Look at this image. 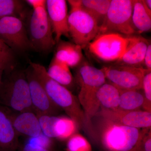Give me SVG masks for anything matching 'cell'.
Masks as SVG:
<instances>
[{"mask_svg":"<svg viewBox=\"0 0 151 151\" xmlns=\"http://www.w3.org/2000/svg\"><path fill=\"white\" fill-rule=\"evenodd\" d=\"M30 65L34 70L52 101L65 111L69 118L75 122L77 127L88 133L92 138H94L96 133L86 121L78 98L70 90L50 78L43 65L32 62L30 63Z\"/></svg>","mask_w":151,"mask_h":151,"instance_id":"6da1fadb","label":"cell"},{"mask_svg":"<svg viewBox=\"0 0 151 151\" xmlns=\"http://www.w3.org/2000/svg\"><path fill=\"white\" fill-rule=\"evenodd\" d=\"M6 74L0 84V105L16 112L34 111L25 71Z\"/></svg>","mask_w":151,"mask_h":151,"instance_id":"7a4b0ae2","label":"cell"},{"mask_svg":"<svg viewBox=\"0 0 151 151\" xmlns=\"http://www.w3.org/2000/svg\"><path fill=\"white\" fill-rule=\"evenodd\" d=\"M101 135L105 151H139L141 139L149 129H140L105 120Z\"/></svg>","mask_w":151,"mask_h":151,"instance_id":"3957f363","label":"cell"},{"mask_svg":"<svg viewBox=\"0 0 151 151\" xmlns=\"http://www.w3.org/2000/svg\"><path fill=\"white\" fill-rule=\"evenodd\" d=\"M68 2L70 6L68 17L70 37L73 43L85 48L98 35L100 26L92 16L76 4L75 0Z\"/></svg>","mask_w":151,"mask_h":151,"instance_id":"277c9868","label":"cell"},{"mask_svg":"<svg viewBox=\"0 0 151 151\" xmlns=\"http://www.w3.org/2000/svg\"><path fill=\"white\" fill-rule=\"evenodd\" d=\"M133 4L134 0H111L98 35L115 33L127 36L136 33L132 22Z\"/></svg>","mask_w":151,"mask_h":151,"instance_id":"5b68a950","label":"cell"},{"mask_svg":"<svg viewBox=\"0 0 151 151\" xmlns=\"http://www.w3.org/2000/svg\"><path fill=\"white\" fill-rule=\"evenodd\" d=\"M28 35L32 49L37 52L48 53L54 48L56 43L46 6L33 9Z\"/></svg>","mask_w":151,"mask_h":151,"instance_id":"8992f818","label":"cell"},{"mask_svg":"<svg viewBox=\"0 0 151 151\" xmlns=\"http://www.w3.org/2000/svg\"><path fill=\"white\" fill-rule=\"evenodd\" d=\"M127 38L122 35L108 33L97 35L88 45L90 53L104 62H116L123 55Z\"/></svg>","mask_w":151,"mask_h":151,"instance_id":"52a82bcc","label":"cell"},{"mask_svg":"<svg viewBox=\"0 0 151 151\" xmlns=\"http://www.w3.org/2000/svg\"><path fill=\"white\" fill-rule=\"evenodd\" d=\"M0 38L15 52L32 49L27 29L23 20L14 17L0 19Z\"/></svg>","mask_w":151,"mask_h":151,"instance_id":"ba28073f","label":"cell"},{"mask_svg":"<svg viewBox=\"0 0 151 151\" xmlns=\"http://www.w3.org/2000/svg\"><path fill=\"white\" fill-rule=\"evenodd\" d=\"M102 69L106 80L121 91L142 89L144 68L114 64Z\"/></svg>","mask_w":151,"mask_h":151,"instance_id":"9c48e42d","label":"cell"},{"mask_svg":"<svg viewBox=\"0 0 151 151\" xmlns=\"http://www.w3.org/2000/svg\"><path fill=\"white\" fill-rule=\"evenodd\" d=\"M27 78L32 104L36 115L58 116L62 110L52 101L31 66L24 70Z\"/></svg>","mask_w":151,"mask_h":151,"instance_id":"30bf717a","label":"cell"},{"mask_svg":"<svg viewBox=\"0 0 151 151\" xmlns=\"http://www.w3.org/2000/svg\"><path fill=\"white\" fill-rule=\"evenodd\" d=\"M105 121L123 126L143 129L151 128V113L144 110L123 111L101 108L96 116Z\"/></svg>","mask_w":151,"mask_h":151,"instance_id":"8fae6325","label":"cell"},{"mask_svg":"<svg viewBox=\"0 0 151 151\" xmlns=\"http://www.w3.org/2000/svg\"><path fill=\"white\" fill-rule=\"evenodd\" d=\"M46 9L56 44L63 36L70 37L67 2L65 0H47Z\"/></svg>","mask_w":151,"mask_h":151,"instance_id":"7c38bea8","label":"cell"},{"mask_svg":"<svg viewBox=\"0 0 151 151\" xmlns=\"http://www.w3.org/2000/svg\"><path fill=\"white\" fill-rule=\"evenodd\" d=\"M127 37L128 42L125 52L114 64L143 68L145 55L150 41L134 35Z\"/></svg>","mask_w":151,"mask_h":151,"instance_id":"4fadbf2b","label":"cell"},{"mask_svg":"<svg viewBox=\"0 0 151 151\" xmlns=\"http://www.w3.org/2000/svg\"><path fill=\"white\" fill-rule=\"evenodd\" d=\"M10 116L19 136L21 135L33 139L42 134L38 118L34 111L19 112L10 110Z\"/></svg>","mask_w":151,"mask_h":151,"instance_id":"5bb4252c","label":"cell"},{"mask_svg":"<svg viewBox=\"0 0 151 151\" xmlns=\"http://www.w3.org/2000/svg\"><path fill=\"white\" fill-rule=\"evenodd\" d=\"M19 136L12 123L10 109L0 105V151H17Z\"/></svg>","mask_w":151,"mask_h":151,"instance_id":"9a60e30c","label":"cell"},{"mask_svg":"<svg viewBox=\"0 0 151 151\" xmlns=\"http://www.w3.org/2000/svg\"><path fill=\"white\" fill-rule=\"evenodd\" d=\"M56 45L54 58L65 63L70 68H77L83 61L81 46L61 39Z\"/></svg>","mask_w":151,"mask_h":151,"instance_id":"2e32d148","label":"cell"},{"mask_svg":"<svg viewBox=\"0 0 151 151\" xmlns=\"http://www.w3.org/2000/svg\"><path fill=\"white\" fill-rule=\"evenodd\" d=\"M76 68V80L80 86L100 87L106 83V77L102 68L98 69L84 61Z\"/></svg>","mask_w":151,"mask_h":151,"instance_id":"e0dca14e","label":"cell"},{"mask_svg":"<svg viewBox=\"0 0 151 151\" xmlns=\"http://www.w3.org/2000/svg\"><path fill=\"white\" fill-rule=\"evenodd\" d=\"M121 90L110 83H105L97 90V97L101 108L117 110L119 108Z\"/></svg>","mask_w":151,"mask_h":151,"instance_id":"ac0fdd59","label":"cell"},{"mask_svg":"<svg viewBox=\"0 0 151 151\" xmlns=\"http://www.w3.org/2000/svg\"><path fill=\"white\" fill-rule=\"evenodd\" d=\"M46 70L49 76L57 83L69 90L73 87L74 78L70 72V68L65 63L58 61L53 57Z\"/></svg>","mask_w":151,"mask_h":151,"instance_id":"d6986e66","label":"cell"},{"mask_svg":"<svg viewBox=\"0 0 151 151\" xmlns=\"http://www.w3.org/2000/svg\"><path fill=\"white\" fill-rule=\"evenodd\" d=\"M132 22L136 32L150 31L151 12L146 9L143 0H134Z\"/></svg>","mask_w":151,"mask_h":151,"instance_id":"ffe728a7","label":"cell"},{"mask_svg":"<svg viewBox=\"0 0 151 151\" xmlns=\"http://www.w3.org/2000/svg\"><path fill=\"white\" fill-rule=\"evenodd\" d=\"M145 100L142 89L121 91L118 110L129 111L143 110Z\"/></svg>","mask_w":151,"mask_h":151,"instance_id":"44dd1931","label":"cell"},{"mask_svg":"<svg viewBox=\"0 0 151 151\" xmlns=\"http://www.w3.org/2000/svg\"><path fill=\"white\" fill-rule=\"evenodd\" d=\"M111 0H75L78 6L90 14L101 25L106 16Z\"/></svg>","mask_w":151,"mask_h":151,"instance_id":"7402d4cb","label":"cell"},{"mask_svg":"<svg viewBox=\"0 0 151 151\" xmlns=\"http://www.w3.org/2000/svg\"><path fill=\"white\" fill-rule=\"evenodd\" d=\"M42 134L47 137L59 139L62 134L63 119L58 116L37 115Z\"/></svg>","mask_w":151,"mask_h":151,"instance_id":"603a6c76","label":"cell"},{"mask_svg":"<svg viewBox=\"0 0 151 151\" xmlns=\"http://www.w3.org/2000/svg\"><path fill=\"white\" fill-rule=\"evenodd\" d=\"M24 4L19 0H0V19L6 17H14L23 19Z\"/></svg>","mask_w":151,"mask_h":151,"instance_id":"cb8c5ba5","label":"cell"},{"mask_svg":"<svg viewBox=\"0 0 151 151\" xmlns=\"http://www.w3.org/2000/svg\"><path fill=\"white\" fill-rule=\"evenodd\" d=\"M15 52L0 38V69L6 73L14 69Z\"/></svg>","mask_w":151,"mask_h":151,"instance_id":"d4e9b609","label":"cell"},{"mask_svg":"<svg viewBox=\"0 0 151 151\" xmlns=\"http://www.w3.org/2000/svg\"><path fill=\"white\" fill-rule=\"evenodd\" d=\"M68 151H92V146L82 135L76 133L68 140Z\"/></svg>","mask_w":151,"mask_h":151,"instance_id":"484cf974","label":"cell"},{"mask_svg":"<svg viewBox=\"0 0 151 151\" xmlns=\"http://www.w3.org/2000/svg\"><path fill=\"white\" fill-rule=\"evenodd\" d=\"M142 90L145 99L143 110L151 113V70H144Z\"/></svg>","mask_w":151,"mask_h":151,"instance_id":"4316f807","label":"cell"},{"mask_svg":"<svg viewBox=\"0 0 151 151\" xmlns=\"http://www.w3.org/2000/svg\"><path fill=\"white\" fill-rule=\"evenodd\" d=\"M17 151H57L53 148L46 147L36 145L33 143L27 142L20 143Z\"/></svg>","mask_w":151,"mask_h":151,"instance_id":"83f0119b","label":"cell"},{"mask_svg":"<svg viewBox=\"0 0 151 151\" xmlns=\"http://www.w3.org/2000/svg\"><path fill=\"white\" fill-rule=\"evenodd\" d=\"M139 151H151V128L147 130L141 139Z\"/></svg>","mask_w":151,"mask_h":151,"instance_id":"f1b7e54d","label":"cell"},{"mask_svg":"<svg viewBox=\"0 0 151 151\" xmlns=\"http://www.w3.org/2000/svg\"><path fill=\"white\" fill-rule=\"evenodd\" d=\"M144 69L151 70V42L149 43L144 58Z\"/></svg>","mask_w":151,"mask_h":151,"instance_id":"f546056e","label":"cell"},{"mask_svg":"<svg viewBox=\"0 0 151 151\" xmlns=\"http://www.w3.org/2000/svg\"><path fill=\"white\" fill-rule=\"evenodd\" d=\"M26 1L32 7L33 9L46 6V1L45 0H27Z\"/></svg>","mask_w":151,"mask_h":151,"instance_id":"4dcf8cb0","label":"cell"},{"mask_svg":"<svg viewBox=\"0 0 151 151\" xmlns=\"http://www.w3.org/2000/svg\"><path fill=\"white\" fill-rule=\"evenodd\" d=\"M143 2L146 9L151 12V0H143Z\"/></svg>","mask_w":151,"mask_h":151,"instance_id":"1f68e13d","label":"cell"},{"mask_svg":"<svg viewBox=\"0 0 151 151\" xmlns=\"http://www.w3.org/2000/svg\"><path fill=\"white\" fill-rule=\"evenodd\" d=\"M3 73L4 71L2 69H0V84L2 80Z\"/></svg>","mask_w":151,"mask_h":151,"instance_id":"d6a6232c","label":"cell"}]
</instances>
